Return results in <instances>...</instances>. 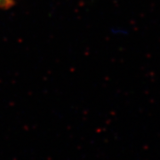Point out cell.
<instances>
[{
    "mask_svg": "<svg viewBox=\"0 0 160 160\" xmlns=\"http://www.w3.org/2000/svg\"><path fill=\"white\" fill-rule=\"evenodd\" d=\"M13 5V0H0V9L10 8Z\"/></svg>",
    "mask_w": 160,
    "mask_h": 160,
    "instance_id": "cell-1",
    "label": "cell"
}]
</instances>
